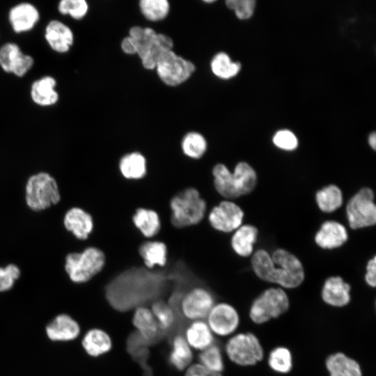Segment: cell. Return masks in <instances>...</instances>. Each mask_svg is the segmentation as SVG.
Listing matches in <instances>:
<instances>
[{"label":"cell","mask_w":376,"mask_h":376,"mask_svg":"<svg viewBox=\"0 0 376 376\" xmlns=\"http://www.w3.org/2000/svg\"><path fill=\"white\" fill-rule=\"evenodd\" d=\"M251 265L259 279L284 288H295L304 280L300 260L282 249L274 251L272 256L265 250H258L252 256Z\"/></svg>","instance_id":"obj_1"},{"label":"cell","mask_w":376,"mask_h":376,"mask_svg":"<svg viewBox=\"0 0 376 376\" xmlns=\"http://www.w3.org/2000/svg\"><path fill=\"white\" fill-rule=\"evenodd\" d=\"M213 185L222 199L233 200L251 192L257 182L254 169L246 162L237 163L233 171L223 163H217L212 169Z\"/></svg>","instance_id":"obj_2"},{"label":"cell","mask_w":376,"mask_h":376,"mask_svg":"<svg viewBox=\"0 0 376 376\" xmlns=\"http://www.w3.org/2000/svg\"><path fill=\"white\" fill-rule=\"evenodd\" d=\"M171 225L182 228L199 224L206 216L207 210L205 201L198 191L192 187L177 193L169 203Z\"/></svg>","instance_id":"obj_3"},{"label":"cell","mask_w":376,"mask_h":376,"mask_svg":"<svg viewBox=\"0 0 376 376\" xmlns=\"http://www.w3.org/2000/svg\"><path fill=\"white\" fill-rule=\"evenodd\" d=\"M129 36L134 40L136 54L143 66L148 70L155 68L157 59L162 54L172 50V40L149 27L133 26L130 29Z\"/></svg>","instance_id":"obj_4"},{"label":"cell","mask_w":376,"mask_h":376,"mask_svg":"<svg viewBox=\"0 0 376 376\" xmlns=\"http://www.w3.org/2000/svg\"><path fill=\"white\" fill-rule=\"evenodd\" d=\"M105 265V256L98 248L86 246L81 252L69 253L65 258V269L70 280L84 283L98 275Z\"/></svg>","instance_id":"obj_5"},{"label":"cell","mask_w":376,"mask_h":376,"mask_svg":"<svg viewBox=\"0 0 376 376\" xmlns=\"http://www.w3.org/2000/svg\"><path fill=\"white\" fill-rule=\"evenodd\" d=\"M60 201V193L55 179L41 172L31 176L26 185V201L34 211L43 210Z\"/></svg>","instance_id":"obj_6"},{"label":"cell","mask_w":376,"mask_h":376,"mask_svg":"<svg viewBox=\"0 0 376 376\" xmlns=\"http://www.w3.org/2000/svg\"><path fill=\"white\" fill-rule=\"evenodd\" d=\"M290 306L286 292L281 288H270L253 301L249 317L256 324H263L285 313Z\"/></svg>","instance_id":"obj_7"},{"label":"cell","mask_w":376,"mask_h":376,"mask_svg":"<svg viewBox=\"0 0 376 376\" xmlns=\"http://www.w3.org/2000/svg\"><path fill=\"white\" fill-rule=\"evenodd\" d=\"M225 350L228 359L241 366H253L264 357L262 345L252 333H240L233 336L227 341Z\"/></svg>","instance_id":"obj_8"},{"label":"cell","mask_w":376,"mask_h":376,"mask_svg":"<svg viewBox=\"0 0 376 376\" xmlns=\"http://www.w3.org/2000/svg\"><path fill=\"white\" fill-rule=\"evenodd\" d=\"M346 213L352 229L372 226L376 223L374 193L368 187L360 189L349 201Z\"/></svg>","instance_id":"obj_9"},{"label":"cell","mask_w":376,"mask_h":376,"mask_svg":"<svg viewBox=\"0 0 376 376\" xmlns=\"http://www.w3.org/2000/svg\"><path fill=\"white\" fill-rule=\"evenodd\" d=\"M155 68L159 77L165 84L175 86L190 77L195 70V65L169 50L160 55Z\"/></svg>","instance_id":"obj_10"},{"label":"cell","mask_w":376,"mask_h":376,"mask_svg":"<svg viewBox=\"0 0 376 376\" xmlns=\"http://www.w3.org/2000/svg\"><path fill=\"white\" fill-rule=\"evenodd\" d=\"M214 304L215 299L212 292L203 285L188 289L179 298L181 314L185 318L191 321L205 318Z\"/></svg>","instance_id":"obj_11"},{"label":"cell","mask_w":376,"mask_h":376,"mask_svg":"<svg viewBox=\"0 0 376 376\" xmlns=\"http://www.w3.org/2000/svg\"><path fill=\"white\" fill-rule=\"evenodd\" d=\"M206 217L214 230L229 234L242 226L244 212L234 201L223 199L208 212Z\"/></svg>","instance_id":"obj_12"},{"label":"cell","mask_w":376,"mask_h":376,"mask_svg":"<svg viewBox=\"0 0 376 376\" xmlns=\"http://www.w3.org/2000/svg\"><path fill=\"white\" fill-rule=\"evenodd\" d=\"M207 324L213 334L226 336L233 334L240 324L237 310L225 302L215 304L207 315Z\"/></svg>","instance_id":"obj_13"},{"label":"cell","mask_w":376,"mask_h":376,"mask_svg":"<svg viewBox=\"0 0 376 376\" xmlns=\"http://www.w3.org/2000/svg\"><path fill=\"white\" fill-rule=\"evenodd\" d=\"M132 324L136 334L148 344L157 340L163 333L151 310L145 306L136 308L133 314Z\"/></svg>","instance_id":"obj_14"},{"label":"cell","mask_w":376,"mask_h":376,"mask_svg":"<svg viewBox=\"0 0 376 376\" xmlns=\"http://www.w3.org/2000/svg\"><path fill=\"white\" fill-rule=\"evenodd\" d=\"M64 226L78 240H86L92 233L94 223L92 216L84 209L74 207L70 209L64 217Z\"/></svg>","instance_id":"obj_15"},{"label":"cell","mask_w":376,"mask_h":376,"mask_svg":"<svg viewBox=\"0 0 376 376\" xmlns=\"http://www.w3.org/2000/svg\"><path fill=\"white\" fill-rule=\"evenodd\" d=\"M45 38L49 47L58 53L69 51L74 42L71 29L58 20L50 21L45 28Z\"/></svg>","instance_id":"obj_16"},{"label":"cell","mask_w":376,"mask_h":376,"mask_svg":"<svg viewBox=\"0 0 376 376\" xmlns=\"http://www.w3.org/2000/svg\"><path fill=\"white\" fill-rule=\"evenodd\" d=\"M350 285L340 276L328 278L322 290V299L328 305L343 307L350 301Z\"/></svg>","instance_id":"obj_17"},{"label":"cell","mask_w":376,"mask_h":376,"mask_svg":"<svg viewBox=\"0 0 376 376\" xmlns=\"http://www.w3.org/2000/svg\"><path fill=\"white\" fill-rule=\"evenodd\" d=\"M40 18L37 8L29 3H21L9 11L8 19L13 30L23 33L31 30Z\"/></svg>","instance_id":"obj_18"},{"label":"cell","mask_w":376,"mask_h":376,"mask_svg":"<svg viewBox=\"0 0 376 376\" xmlns=\"http://www.w3.org/2000/svg\"><path fill=\"white\" fill-rule=\"evenodd\" d=\"M347 238V232L343 225L335 221H327L316 233L315 242L322 249H331L342 246Z\"/></svg>","instance_id":"obj_19"},{"label":"cell","mask_w":376,"mask_h":376,"mask_svg":"<svg viewBox=\"0 0 376 376\" xmlns=\"http://www.w3.org/2000/svg\"><path fill=\"white\" fill-rule=\"evenodd\" d=\"M46 333L54 341L72 340L79 335L80 327L70 315L61 314L47 324Z\"/></svg>","instance_id":"obj_20"},{"label":"cell","mask_w":376,"mask_h":376,"mask_svg":"<svg viewBox=\"0 0 376 376\" xmlns=\"http://www.w3.org/2000/svg\"><path fill=\"white\" fill-rule=\"evenodd\" d=\"M184 338L191 349L201 352L214 342L213 333L203 320L192 321L186 329Z\"/></svg>","instance_id":"obj_21"},{"label":"cell","mask_w":376,"mask_h":376,"mask_svg":"<svg viewBox=\"0 0 376 376\" xmlns=\"http://www.w3.org/2000/svg\"><path fill=\"white\" fill-rule=\"evenodd\" d=\"M139 253L147 269L163 268L166 265L167 249L162 242L148 239L140 245Z\"/></svg>","instance_id":"obj_22"},{"label":"cell","mask_w":376,"mask_h":376,"mask_svg":"<svg viewBox=\"0 0 376 376\" xmlns=\"http://www.w3.org/2000/svg\"><path fill=\"white\" fill-rule=\"evenodd\" d=\"M56 81L50 76L42 77L35 81L31 87V97L38 105L42 107L55 104L59 98L55 90Z\"/></svg>","instance_id":"obj_23"},{"label":"cell","mask_w":376,"mask_h":376,"mask_svg":"<svg viewBox=\"0 0 376 376\" xmlns=\"http://www.w3.org/2000/svg\"><path fill=\"white\" fill-rule=\"evenodd\" d=\"M81 345L91 357H97L108 353L112 348V340L105 331L101 329L88 330L82 338Z\"/></svg>","instance_id":"obj_24"},{"label":"cell","mask_w":376,"mask_h":376,"mask_svg":"<svg viewBox=\"0 0 376 376\" xmlns=\"http://www.w3.org/2000/svg\"><path fill=\"white\" fill-rule=\"evenodd\" d=\"M325 364L329 376H362L358 362L343 352L329 355Z\"/></svg>","instance_id":"obj_25"},{"label":"cell","mask_w":376,"mask_h":376,"mask_svg":"<svg viewBox=\"0 0 376 376\" xmlns=\"http://www.w3.org/2000/svg\"><path fill=\"white\" fill-rule=\"evenodd\" d=\"M258 236L257 228L252 225L240 226L231 235L230 245L238 256L247 257L253 252V246Z\"/></svg>","instance_id":"obj_26"},{"label":"cell","mask_w":376,"mask_h":376,"mask_svg":"<svg viewBox=\"0 0 376 376\" xmlns=\"http://www.w3.org/2000/svg\"><path fill=\"white\" fill-rule=\"evenodd\" d=\"M118 169L124 178L139 180L146 173V159L139 152H128L120 157Z\"/></svg>","instance_id":"obj_27"},{"label":"cell","mask_w":376,"mask_h":376,"mask_svg":"<svg viewBox=\"0 0 376 376\" xmlns=\"http://www.w3.org/2000/svg\"><path fill=\"white\" fill-rule=\"evenodd\" d=\"M192 359V349L184 336H175L171 342V349L169 355L170 365L177 370L182 371L191 365Z\"/></svg>","instance_id":"obj_28"},{"label":"cell","mask_w":376,"mask_h":376,"mask_svg":"<svg viewBox=\"0 0 376 376\" xmlns=\"http://www.w3.org/2000/svg\"><path fill=\"white\" fill-rule=\"evenodd\" d=\"M132 222L146 239L154 237L160 228V220L158 214L150 209L138 208L132 217Z\"/></svg>","instance_id":"obj_29"},{"label":"cell","mask_w":376,"mask_h":376,"mask_svg":"<svg viewBox=\"0 0 376 376\" xmlns=\"http://www.w3.org/2000/svg\"><path fill=\"white\" fill-rule=\"evenodd\" d=\"M182 154L191 159H200L207 150L205 138L200 133L191 132L185 135L180 143Z\"/></svg>","instance_id":"obj_30"},{"label":"cell","mask_w":376,"mask_h":376,"mask_svg":"<svg viewBox=\"0 0 376 376\" xmlns=\"http://www.w3.org/2000/svg\"><path fill=\"white\" fill-rule=\"evenodd\" d=\"M315 200L320 210L332 212L341 206L343 194L338 187L329 185L317 191Z\"/></svg>","instance_id":"obj_31"},{"label":"cell","mask_w":376,"mask_h":376,"mask_svg":"<svg viewBox=\"0 0 376 376\" xmlns=\"http://www.w3.org/2000/svg\"><path fill=\"white\" fill-rule=\"evenodd\" d=\"M240 67L239 63L232 62L228 55L224 52L216 54L211 62L212 72L221 79H229L235 76Z\"/></svg>","instance_id":"obj_32"},{"label":"cell","mask_w":376,"mask_h":376,"mask_svg":"<svg viewBox=\"0 0 376 376\" xmlns=\"http://www.w3.org/2000/svg\"><path fill=\"white\" fill-rule=\"evenodd\" d=\"M150 310L162 332L171 329L175 324V312L170 304L162 300L155 301Z\"/></svg>","instance_id":"obj_33"},{"label":"cell","mask_w":376,"mask_h":376,"mask_svg":"<svg viewBox=\"0 0 376 376\" xmlns=\"http://www.w3.org/2000/svg\"><path fill=\"white\" fill-rule=\"evenodd\" d=\"M267 362L269 368L274 372L288 373L292 368V354L285 347H277L269 353Z\"/></svg>","instance_id":"obj_34"},{"label":"cell","mask_w":376,"mask_h":376,"mask_svg":"<svg viewBox=\"0 0 376 376\" xmlns=\"http://www.w3.org/2000/svg\"><path fill=\"white\" fill-rule=\"evenodd\" d=\"M139 8L147 19L157 22L167 16L170 6L166 0H141Z\"/></svg>","instance_id":"obj_35"},{"label":"cell","mask_w":376,"mask_h":376,"mask_svg":"<svg viewBox=\"0 0 376 376\" xmlns=\"http://www.w3.org/2000/svg\"><path fill=\"white\" fill-rule=\"evenodd\" d=\"M198 359L199 363L210 372L221 373L224 368L221 351L214 343L201 351Z\"/></svg>","instance_id":"obj_36"},{"label":"cell","mask_w":376,"mask_h":376,"mask_svg":"<svg viewBox=\"0 0 376 376\" xmlns=\"http://www.w3.org/2000/svg\"><path fill=\"white\" fill-rule=\"evenodd\" d=\"M19 47L13 42L6 43L0 47V66L6 72L12 73L22 55Z\"/></svg>","instance_id":"obj_37"},{"label":"cell","mask_w":376,"mask_h":376,"mask_svg":"<svg viewBox=\"0 0 376 376\" xmlns=\"http://www.w3.org/2000/svg\"><path fill=\"white\" fill-rule=\"evenodd\" d=\"M58 9L63 15L80 19L86 15L88 6L85 0H62L58 3Z\"/></svg>","instance_id":"obj_38"},{"label":"cell","mask_w":376,"mask_h":376,"mask_svg":"<svg viewBox=\"0 0 376 376\" xmlns=\"http://www.w3.org/2000/svg\"><path fill=\"white\" fill-rule=\"evenodd\" d=\"M227 7L234 10L236 16L241 19H246L253 15L255 1L253 0H228Z\"/></svg>","instance_id":"obj_39"},{"label":"cell","mask_w":376,"mask_h":376,"mask_svg":"<svg viewBox=\"0 0 376 376\" xmlns=\"http://www.w3.org/2000/svg\"><path fill=\"white\" fill-rule=\"evenodd\" d=\"M20 275V270L14 264H10L6 267H0V292L9 290L14 285L15 281Z\"/></svg>","instance_id":"obj_40"},{"label":"cell","mask_w":376,"mask_h":376,"mask_svg":"<svg viewBox=\"0 0 376 376\" xmlns=\"http://www.w3.org/2000/svg\"><path fill=\"white\" fill-rule=\"evenodd\" d=\"M274 143L279 148L292 150L297 148L298 141L295 134L289 130H281L273 138Z\"/></svg>","instance_id":"obj_41"},{"label":"cell","mask_w":376,"mask_h":376,"mask_svg":"<svg viewBox=\"0 0 376 376\" xmlns=\"http://www.w3.org/2000/svg\"><path fill=\"white\" fill-rule=\"evenodd\" d=\"M34 61L33 58L25 54H22L12 73L17 77H23L33 66Z\"/></svg>","instance_id":"obj_42"},{"label":"cell","mask_w":376,"mask_h":376,"mask_svg":"<svg viewBox=\"0 0 376 376\" xmlns=\"http://www.w3.org/2000/svg\"><path fill=\"white\" fill-rule=\"evenodd\" d=\"M366 282L371 287L376 285V257L370 259L366 265Z\"/></svg>","instance_id":"obj_43"},{"label":"cell","mask_w":376,"mask_h":376,"mask_svg":"<svg viewBox=\"0 0 376 376\" xmlns=\"http://www.w3.org/2000/svg\"><path fill=\"white\" fill-rule=\"evenodd\" d=\"M210 372L200 363H193L186 368L185 376H210Z\"/></svg>","instance_id":"obj_44"},{"label":"cell","mask_w":376,"mask_h":376,"mask_svg":"<svg viewBox=\"0 0 376 376\" xmlns=\"http://www.w3.org/2000/svg\"><path fill=\"white\" fill-rule=\"evenodd\" d=\"M123 51L127 54H136V47L134 40L130 36L125 37L121 42Z\"/></svg>","instance_id":"obj_45"},{"label":"cell","mask_w":376,"mask_h":376,"mask_svg":"<svg viewBox=\"0 0 376 376\" xmlns=\"http://www.w3.org/2000/svg\"><path fill=\"white\" fill-rule=\"evenodd\" d=\"M368 142L370 147L375 150L376 148V134L375 132H373L370 134L368 138Z\"/></svg>","instance_id":"obj_46"},{"label":"cell","mask_w":376,"mask_h":376,"mask_svg":"<svg viewBox=\"0 0 376 376\" xmlns=\"http://www.w3.org/2000/svg\"><path fill=\"white\" fill-rule=\"evenodd\" d=\"M210 376H221V374L218 373H212Z\"/></svg>","instance_id":"obj_47"},{"label":"cell","mask_w":376,"mask_h":376,"mask_svg":"<svg viewBox=\"0 0 376 376\" xmlns=\"http://www.w3.org/2000/svg\"><path fill=\"white\" fill-rule=\"evenodd\" d=\"M205 2H206V3H212V2H214V1H205Z\"/></svg>","instance_id":"obj_48"}]
</instances>
